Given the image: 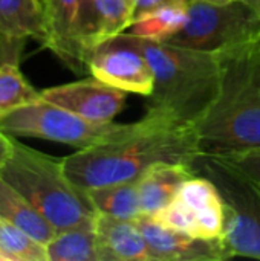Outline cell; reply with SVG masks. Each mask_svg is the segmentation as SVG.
Wrapping results in <instances>:
<instances>
[{
	"label": "cell",
	"instance_id": "cell-2",
	"mask_svg": "<svg viewBox=\"0 0 260 261\" xmlns=\"http://www.w3.org/2000/svg\"><path fill=\"white\" fill-rule=\"evenodd\" d=\"M221 92L193 125L201 154L260 148V37L218 54Z\"/></svg>",
	"mask_w": 260,
	"mask_h": 261
},
{
	"label": "cell",
	"instance_id": "cell-24",
	"mask_svg": "<svg viewBox=\"0 0 260 261\" xmlns=\"http://www.w3.org/2000/svg\"><path fill=\"white\" fill-rule=\"evenodd\" d=\"M193 0H133V18H138L144 14L156 11L164 6H188Z\"/></svg>",
	"mask_w": 260,
	"mask_h": 261
},
{
	"label": "cell",
	"instance_id": "cell-9",
	"mask_svg": "<svg viewBox=\"0 0 260 261\" xmlns=\"http://www.w3.org/2000/svg\"><path fill=\"white\" fill-rule=\"evenodd\" d=\"M87 72L126 93L149 98L155 87L153 70L147 58L121 34L92 50L87 58Z\"/></svg>",
	"mask_w": 260,
	"mask_h": 261
},
{
	"label": "cell",
	"instance_id": "cell-3",
	"mask_svg": "<svg viewBox=\"0 0 260 261\" xmlns=\"http://www.w3.org/2000/svg\"><path fill=\"white\" fill-rule=\"evenodd\" d=\"M147 58L155 87L147 112L195 125L221 92L222 69L218 54L181 47L166 41L121 34Z\"/></svg>",
	"mask_w": 260,
	"mask_h": 261
},
{
	"label": "cell",
	"instance_id": "cell-16",
	"mask_svg": "<svg viewBox=\"0 0 260 261\" xmlns=\"http://www.w3.org/2000/svg\"><path fill=\"white\" fill-rule=\"evenodd\" d=\"M0 220L8 222L25 231L41 245H48L55 236L57 229L48 219L15 188L0 177Z\"/></svg>",
	"mask_w": 260,
	"mask_h": 261
},
{
	"label": "cell",
	"instance_id": "cell-10",
	"mask_svg": "<svg viewBox=\"0 0 260 261\" xmlns=\"http://www.w3.org/2000/svg\"><path fill=\"white\" fill-rule=\"evenodd\" d=\"M133 18V0H81L74 46L87 70V58L95 47L123 34Z\"/></svg>",
	"mask_w": 260,
	"mask_h": 261
},
{
	"label": "cell",
	"instance_id": "cell-14",
	"mask_svg": "<svg viewBox=\"0 0 260 261\" xmlns=\"http://www.w3.org/2000/svg\"><path fill=\"white\" fill-rule=\"evenodd\" d=\"M195 174L196 171L188 162H158L147 168L136 180L143 216L152 217L167 206Z\"/></svg>",
	"mask_w": 260,
	"mask_h": 261
},
{
	"label": "cell",
	"instance_id": "cell-19",
	"mask_svg": "<svg viewBox=\"0 0 260 261\" xmlns=\"http://www.w3.org/2000/svg\"><path fill=\"white\" fill-rule=\"evenodd\" d=\"M87 196L97 213L132 222L143 217L136 180L92 188L87 190Z\"/></svg>",
	"mask_w": 260,
	"mask_h": 261
},
{
	"label": "cell",
	"instance_id": "cell-15",
	"mask_svg": "<svg viewBox=\"0 0 260 261\" xmlns=\"http://www.w3.org/2000/svg\"><path fill=\"white\" fill-rule=\"evenodd\" d=\"M81 0H48L43 11L46 40L44 46L57 54L74 72H86L80 63L75 46L74 31Z\"/></svg>",
	"mask_w": 260,
	"mask_h": 261
},
{
	"label": "cell",
	"instance_id": "cell-7",
	"mask_svg": "<svg viewBox=\"0 0 260 261\" xmlns=\"http://www.w3.org/2000/svg\"><path fill=\"white\" fill-rule=\"evenodd\" d=\"M260 37V14L242 0L210 3L193 0L182 28L166 43L219 54Z\"/></svg>",
	"mask_w": 260,
	"mask_h": 261
},
{
	"label": "cell",
	"instance_id": "cell-1",
	"mask_svg": "<svg viewBox=\"0 0 260 261\" xmlns=\"http://www.w3.org/2000/svg\"><path fill=\"white\" fill-rule=\"evenodd\" d=\"M201 154L192 124L146 112L118 138L63 158V168L74 185L87 191L106 185L135 182L158 162H188Z\"/></svg>",
	"mask_w": 260,
	"mask_h": 261
},
{
	"label": "cell",
	"instance_id": "cell-22",
	"mask_svg": "<svg viewBox=\"0 0 260 261\" xmlns=\"http://www.w3.org/2000/svg\"><path fill=\"white\" fill-rule=\"evenodd\" d=\"M0 251L9 261H48L44 245L3 220H0Z\"/></svg>",
	"mask_w": 260,
	"mask_h": 261
},
{
	"label": "cell",
	"instance_id": "cell-6",
	"mask_svg": "<svg viewBox=\"0 0 260 261\" xmlns=\"http://www.w3.org/2000/svg\"><path fill=\"white\" fill-rule=\"evenodd\" d=\"M193 168L210 177L225 202L224 243L231 257L260 260V193L236 170L216 156L199 154Z\"/></svg>",
	"mask_w": 260,
	"mask_h": 261
},
{
	"label": "cell",
	"instance_id": "cell-26",
	"mask_svg": "<svg viewBox=\"0 0 260 261\" xmlns=\"http://www.w3.org/2000/svg\"><path fill=\"white\" fill-rule=\"evenodd\" d=\"M242 2H245L248 6H251L257 14H260V0H242Z\"/></svg>",
	"mask_w": 260,
	"mask_h": 261
},
{
	"label": "cell",
	"instance_id": "cell-23",
	"mask_svg": "<svg viewBox=\"0 0 260 261\" xmlns=\"http://www.w3.org/2000/svg\"><path fill=\"white\" fill-rule=\"evenodd\" d=\"M216 158H219L239 174H242L260 193V148H251Z\"/></svg>",
	"mask_w": 260,
	"mask_h": 261
},
{
	"label": "cell",
	"instance_id": "cell-21",
	"mask_svg": "<svg viewBox=\"0 0 260 261\" xmlns=\"http://www.w3.org/2000/svg\"><path fill=\"white\" fill-rule=\"evenodd\" d=\"M40 98L41 93L26 81L17 64L0 66V116Z\"/></svg>",
	"mask_w": 260,
	"mask_h": 261
},
{
	"label": "cell",
	"instance_id": "cell-17",
	"mask_svg": "<svg viewBox=\"0 0 260 261\" xmlns=\"http://www.w3.org/2000/svg\"><path fill=\"white\" fill-rule=\"evenodd\" d=\"M0 34L8 38L46 40L43 12L35 0H0Z\"/></svg>",
	"mask_w": 260,
	"mask_h": 261
},
{
	"label": "cell",
	"instance_id": "cell-11",
	"mask_svg": "<svg viewBox=\"0 0 260 261\" xmlns=\"http://www.w3.org/2000/svg\"><path fill=\"white\" fill-rule=\"evenodd\" d=\"M40 93L43 99L93 122H112L126 104V92L95 76L49 87Z\"/></svg>",
	"mask_w": 260,
	"mask_h": 261
},
{
	"label": "cell",
	"instance_id": "cell-25",
	"mask_svg": "<svg viewBox=\"0 0 260 261\" xmlns=\"http://www.w3.org/2000/svg\"><path fill=\"white\" fill-rule=\"evenodd\" d=\"M25 40L8 38L0 34V66L3 64H17Z\"/></svg>",
	"mask_w": 260,
	"mask_h": 261
},
{
	"label": "cell",
	"instance_id": "cell-12",
	"mask_svg": "<svg viewBox=\"0 0 260 261\" xmlns=\"http://www.w3.org/2000/svg\"><path fill=\"white\" fill-rule=\"evenodd\" d=\"M153 261H221L231 258L224 240H201L161 226L143 216L136 220Z\"/></svg>",
	"mask_w": 260,
	"mask_h": 261
},
{
	"label": "cell",
	"instance_id": "cell-13",
	"mask_svg": "<svg viewBox=\"0 0 260 261\" xmlns=\"http://www.w3.org/2000/svg\"><path fill=\"white\" fill-rule=\"evenodd\" d=\"M95 231L100 261H153L136 222L97 213Z\"/></svg>",
	"mask_w": 260,
	"mask_h": 261
},
{
	"label": "cell",
	"instance_id": "cell-18",
	"mask_svg": "<svg viewBox=\"0 0 260 261\" xmlns=\"http://www.w3.org/2000/svg\"><path fill=\"white\" fill-rule=\"evenodd\" d=\"M48 261H100L95 220L57 232L46 245Z\"/></svg>",
	"mask_w": 260,
	"mask_h": 261
},
{
	"label": "cell",
	"instance_id": "cell-5",
	"mask_svg": "<svg viewBox=\"0 0 260 261\" xmlns=\"http://www.w3.org/2000/svg\"><path fill=\"white\" fill-rule=\"evenodd\" d=\"M130 124L93 122L43 98L0 116V130L15 136L40 138L87 148L104 144L129 130Z\"/></svg>",
	"mask_w": 260,
	"mask_h": 261
},
{
	"label": "cell",
	"instance_id": "cell-20",
	"mask_svg": "<svg viewBox=\"0 0 260 261\" xmlns=\"http://www.w3.org/2000/svg\"><path fill=\"white\" fill-rule=\"evenodd\" d=\"M187 8L176 5L159 8L135 18L124 32L153 41H167L185 23Z\"/></svg>",
	"mask_w": 260,
	"mask_h": 261
},
{
	"label": "cell",
	"instance_id": "cell-28",
	"mask_svg": "<svg viewBox=\"0 0 260 261\" xmlns=\"http://www.w3.org/2000/svg\"><path fill=\"white\" fill-rule=\"evenodd\" d=\"M204 2H210V3H230L234 0H204Z\"/></svg>",
	"mask_w": 260,
	"mask_h": 261
},
{
	"label": "cell",
	"instance_id": "cell-29",
	"mask_svg": "<svg viewBox=\"0 0 260 261\" xmlns=\"http://www.w3.org/2000/svg\"><path fill=\"white\" fill-rule=\"evenodd\" d=\"M0 261H9L8 258H6V255H3V254H2V251H0Z\"/></svg>",
	"mask_w": 260,
	"mask_h": 261
},
{
	"label": "cell",
	"instance_id": "cell-8",
	"mask_svg": "<svg viewBox=\"0 0 260 261\" xmlns=\"http://www.w3.org/2000/svg\"><path fill=\"white\" fill-rule=\"evenodd\" d=\"M150 219L195 239L222 240L227 220L225 202L216 184L196 173L181 187L176 197Z\"/></svg>",
	"mask_w": 260,
	"mask_h": 261
},
{
	"label": "cell",
	"instance_id": "cell-4",
	"mask_svg": "<svg viewBox=\"0 0 260 261\" xmlns=\"http://www.w3.org/2000/svg\"><path fill=\"white\" fill-rule=\"evenodd\" d=\"M0 177L25 196L57 232L97 217L87 191L70 182L63 161L43 154L0 130Z\"/></svg>",
	"mask_w": 260,
	"mask_h": 261
},
{
	"label": "cell",
	"instance_id": "cell-27",
	"mask_svg": "<svg viewBox=\"0 0 260 261\" xmlns=\"http://www.w3.org/2000/svg\"><path fill=\"white\" fill-rule=\"evenodd\" d=\"M35 3H37V6L40 8V11L43 12V11H44V8H46V3H48V0H35Z\"/></svg>",
	"mask_w": 260,
	"mask_h": 261
}]
</instances>
